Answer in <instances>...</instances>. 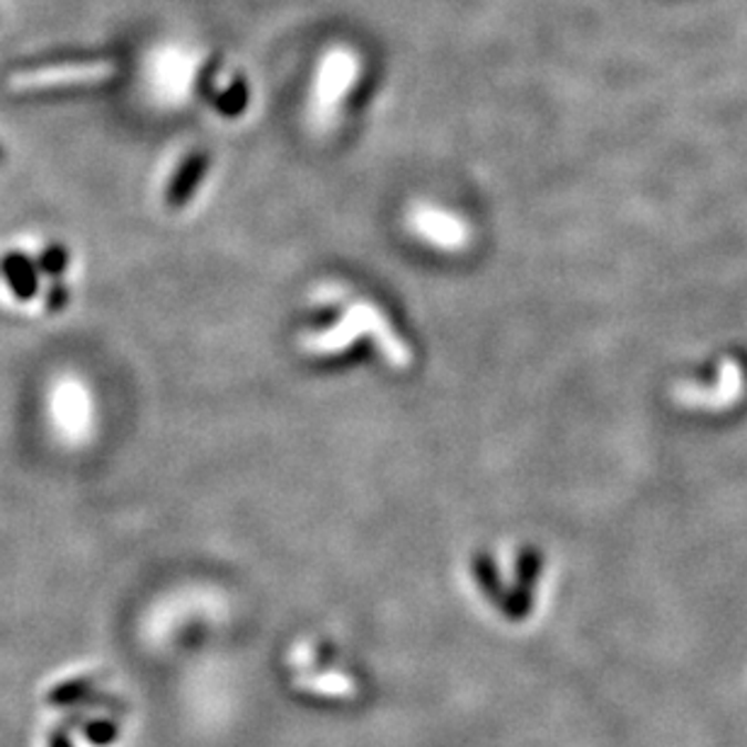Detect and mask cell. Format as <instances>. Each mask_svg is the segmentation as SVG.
<instances>
[{
  "label": "cell",
  "instance_id": "1",
  "mask_svg": "<svg viewBox=\"0 0 747 747\" xmlns=\"http://www.w3.org/2000/svg\"><path fill=\"white\" fill-rule=\"evenodd\" d=\"M71 252L46 238H24L0 248V307L22 319H46L66 309Z\"/></svg>",
  "mask_w": 747,
  "mask_h": 747
},
{
  "label": "cell",
  "instance_id": "2",
  "mask_svg": "<svg viewBox=\"0 0 747 747\" xmlns=\"http://www.w3.org/2000/svg\"><path fill=\"white\" fill-rule=\"evenodd\" d=\"M54 405V427L59 429L61 439L69 442H85V437L93 433V423H95V413H93V401L87 396L85 386L79 382H63L56 386V396L52 398Z\"/></svg>",
  "mask_w": 747,
  "mask_h": 747
},
{
  "label": "cell",
  "instance_id": "3",
  "mask_svg": "<svg viewBox=\"0 0 747 747\" xmlns=\"http://www.w3.org/2000/svg\"><path fill=\"white\" fill-rule=\"evenodd\" d=\"M411 224H413V231L435 248L457 250L466 243V226L459 219L449 217V214L445 211L421 209L415 214Z\"/></svg>",
  "mask_w": 747,
  "mask_h": 747
},
{
  "label": "cell",
  "instance_id": "4",
  "mask_svg": "<svg viewBox=\"0 0 747 747\" xmlns=\"http://www.w3.org/2000/svg\"><path fill=\"white\" fill-rule=\"evenodd\" d=\"M91 692V682L87 679H75L69 682V685H59L54 692H49V702L61 706V704H75L81 702Z\"/></svg>",
  "mask_w": 747,
  "mask_h": 747
},
{
  "label": "cell",
  "instance_id": "5",
  "mask_svg": "<svg viewBox=\"0 0 747 747\" xmlns=\"http://www.w3.org/2000/svg\"><path fill=\"white\" fill-rule=\"evenodd\" d=\"M85 736H87V740H91L93 745L107 747V745H112V743L117 740L120 730H117L115 724H112V720H93V724L85 728Z\"/></svg>",
  "mask_w": 747,
  "mask_h": 747
},
{
  "label": "cell",
  "instance_id": "6",
  "mask_svg": "<svg viewBox=\"0 0 747 747\" xmlns=\"http://www.w3.org/2000/svg\"><path fill=\"white\" fill-rule=\"evenodd\" d=\"M52 747H73V745H71V740L66 736H63V733H56L54 740H52Z\"/></svg>",
  "mask_w": 747,
  "mask_h": 747
},
{
  "label": "cell",
  "instance_id": "7",
  "mask_svg": "<svg viewBox=\"0 0 747 747\" xmlns=\"http://www.w3.org/2000/svg\"><path fill=\"white\" fill-rule=\"evenodd\" d=\"M0 158H3V151H0Z\"/></svg>",
  "mask_w": 747,
  "mask_h": 747
}]
</instances>
